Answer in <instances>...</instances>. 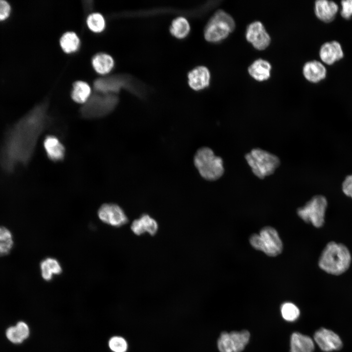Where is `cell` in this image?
<instances>
[{
	"label": "cell",
	"instance_id": "1",
	"mask_svg": "<svg viewBox=\"0 0 352 352\" xmlns=\"http://www.w3.org/2000/svg\"><path fill=\"white\" fill-rule=\"evenodd\" d=\"M51 122L46 103L36 106L22 117L6 137L0 155L3 167L11 170L16 164H26L33 156L39 137Z\"/></svg>",
	"mask_w": 352,
	"mask_h": 352
},
{
	"label": "cell",
	"instance_id": "2",
	"mask_svg": "<svg viewBox=\"0 0 352 352\" xmlns=\"http://www.w3.org/2000/svg\"><path fill=\"white\" fill-rule=\"evenodd\" d=\"M97 90L103 94H116L124 88L140 99H145L149 88L143 82L131 75L123 74L97 79L94 82Z\"/></svg>",
	"mask_w": 352,
	"mask_h": 352
},
{
	"label": "cell",
	"instance_id": "3",
	"mask_svg": "<svg viewBox=\"0 0 352 352\" xmlns=\"http://www.w3.org/2000/svg\"><path fill=\"white\" fill-rule=\"evenodd\" d=\"M351 256L346 246L334 242L328 243L319 260L320 268L333 275H340L349 267Z\"/></svg>",
	"mask_w": 352,
	"mask_h": 352
},
{
	"label": "cell",
	"instance_id": "4",
	"mask_svg": "<svg viewBox=\"0 0 352 352\" xmlns=\"http://www.w3.org/2000/svg\"><path fill=\"white\" fill-rule=\"evenodd\" d=\"M193 163L200 176L204 180L214 181L220 178L224 173L222 159L215 154L209 147L203 146L196 152Z\"/></svg>",
	"mask_w": 352,
	"mask_h": 352
},
{
	"label": "cell",
	"instance_id": "5",
	"mask_svg": "<svg viewBox=\"0 0 352 352\" xmlns=\"http://www.w3.org/2000/svg\"><path fill=\"white\" fill-rule=\"evenodd\" d=\"M233 17L223 10L216 11L207 22L203 29L205 40L210 43H219L235 28Z\"/></svg>",
	"mask_w": 352,
	"mask_h": 352
},
{
	"label": "cell",
	"instance_id": "6",
	"mask_svg": "<svg viewBox=\"0 0 352 352\" xmlns=\"http://www.w3.org/2000/svg\"><path fill=\"white\" fill-rule=\"evenodd\" d=\"M118 103L114 94L97 93L90 97L80 110L82 117L95 119L104 117L110 113Z\"/></svg>",
	"mask_w": 352,
	"mask_h": 352
},
{
	"label": "cell",
	"instance_id": "7",
	"mask_svg": "<svg viewBox=\"0 0 352 352\" xmlns=\"http://www.w3.org/2000/svg\"><path fill=\"white\" fill-rule=\"evenodd\" d=\"M244 157L253 173L260 179L273 174L280 165L277 156L260 148L252 149Z\"/></svg>",
	"mask_w": 352,
	"mask_h": 352
},
{
	"label": "cell",
	"instance_id": "8",
	"mask_svg": "<svg viewBox=\"0 0 352 352\" xmlns=\"http://www.w3.org/2000/svg\"><path fill=\"white\" fill-rule=\"evenodd\" d=\"M249 242L255 249L263 251L269 256H277L283 250V243L279 234L271 226H265L259 234L252 235Z\"/></svg>",
	"mask_w": 352,
	"mask_h": 352
},
{
	"label": "cell",
	"instance_id": "9",
	"mask_svg": "<svg viewBox=\"0 0 352 352\" xmlns=\"http://www.w3.org/2000/svg\"><path fill=\"white\" fill-rule=\"evenodd\" d=\"M327 204L325 197L317 195L304 206L298 208L297 213L305 222L310 223L316 227H320L324 223Z\"/></svg>",
	"mask_w": 352,
	"mask_h": 352
},
{
	"label": "cell",
	"instance_id": "10",
	"mask_svg": "<svg viewBox=\"0 0 352 352\" xmlns=\"http://www.w3.org/2000/svg\"><path fill=\"white\" fill-rule=\"evenodd\" d=\"M250 337L246 330L241 331L222 332L217 342L220 352H241L247 344Z\"/></svg>",
	"mask_w": 352,
	"mask_h": 352
},
{
	"label": "cell",
	"instance_id": "11",
	"mask_svg": "<svg viewBox=\"0 0 352 352\" xmlns=\"http://www.w3.org/2000/svg\"><path fill=\"white\" fill-rule=\"evenodd\" d=\"M245 38L256 49L263 50L270 44L271 38L263 23L260 21L253 22L248 25Z\"/></svg>",
	"mask_w": 352,
	"mask_h": 352
},
{
	"label": "cell",
	"instance_id": "12",
	"mask_svg": "<svg viewBox=\"0 0 352 352\" xmlns=\"http://www.w3.org/2000/svg\"><path fill=\"white\" fill-rule=\"evenodd\" d=\"M98 216L102 221L114 227H120L128 222L124 210L115 203L102 204L98 210Z\"/></svg>",
	"mask_w": 352,
	"mask_h": 352
},
{
	"label": "cell",
	"instance_id": "13",
	"mask_svg": "<svg viewBox=\"0 0 352 352\" xmlns=\"http://www.w3.org/2000/svg\"><path fill=\"white\" fill-rule=\"evenodd\" d=\"M187 79L189 86L195 91H200L210 86L211 73L207 67L197 66L188 72Z\"/></svg>",
	"mask_w": 352,
	"mask_h": 352
},
{
	"label": "cell",
	"instance_id": "14",
	"mask_svg": "<svg viewBox=\"0 0 352 352\" xmlns=\"http://www.w3.org/2000/svg\"><path fill=\"white\" fill-rule=\"evenodd\" d=\"M314 339L319 348L324 352L340 349L342 343L339 336L332 331L322 328L314 335Z\"/></svg>",
	"mask_w": 352,
	"mask_h": 352
},
{
	"label": "cell",
	"instance_id": "15",
	"mask_svg": "<svg viewBox=\"0 0 352 352\" xmlns=\"http://www.w3.org/2000/svg\"><path fill=\"white\" fill-rule=\"evenodd\" d=\"M44 147L47 157L54 162L63 160L66 156V149L56 136L49 134L44 140Z\"/></svg>",
	"mask_w": 352,
	"mask_h": 352
},
{
	"label": "cell",
	"instance_id": "16",
	"mask_svg": "<svg viewBox=\"0 0 352 352\" xmlns=\"http://www.w3.org/2000/svg\"><path fill=\"white\" fill-rule=\"evenodd\" d=\"M319 56L323 63L331 65L343 58L344 53L340 43L333 41L325 43L322 45L319 50Z\"/></svg>",
	"mask_w": 352,
	"mask_h": 352
},
{
	"label": "cell",
	"instance_id": "17",
	"mask_svg": "<svg viewBox=\"0 0 352 352\" xmlns=\"http://www.w3.org/2000/svg\"><path fill=\"white\" fill-rule=\"evenodd\" d=\"M338 6L334 1L317 0L314 4V12L317 18L325 22H330L335 18Z\"/></svg>",
	"mask_w": 352,
	"mask_h": 352
},
{
	"label": "cell",
	"instance_id": "18",
	"mask_svg": "<svg viewBox=\"0 0 352 352\" xmlns=\"http://www.w3.org/2000/svg\"><path fill=\"white\" fill-rule=\"evenodd\" d=\"M303 74L308 81L317 83L326 78L327 69L320 62L312 60L304 64Z\"/></svg>",
	"mask_w": 352,
	"mask_h": 352
},
{
	"label": "cell",
	"instance_id": "19",
	"mask_svg": "<svg viewBox=\"0 0 352 352\" xmlns=\"http://www.w3.org/2000/svg\"><path fill=\"white\" fill-rule=\"evenodd\" d=\"M156 221L147 214L142 215L135 220L132 223L131 229L136 235H140L144 233L154 235L158 229Z\"/></svg>",
	"mask_w": 352,
	"mask_h": 352
},
{
	"label": "cell",
	"instance_id": "20",
	"mask_svg": "<svg viewBox=\"0 0 352 352\" xmlns=\"http://www.w3.org/2000/svg\"><path fill=\"white\" fill-rule=\"evenodd\" d=\"M271 65L267 61L263 59L255 60L248 67L249 74L259 82L266 81L270 77Z\"/></svg>",
	"mask_w": 352,
	"mask_h": 352
},
{
	"label": "cell",
	"instance_id": "21",
	"mask_svg": "<svg viewBox=\"0 0 352 352\" xmlns=\"http://www.w3.org/2000/svg\"><path fill=\"white\" fill-rule=\"evenodd\" d=\"M314 345L309 336L293 333L290 339V352H313Z\"/></svg>",
	"mask_w": 352,
	"mask_h": 352
},
{
	"label": "cell",
	"instance_id": "22",
	"mask_svg": "<svg viewBox=\"0 0 352 352\" xmlns=\"http://www.w3.org/2000/svg\"><path fill=\"white\" fill-rule=\"evenodd\" d=\"M169 32L172 36L178 40L186 38L191 32L188 21L182 16L174 19L170 26Z\"/></svg>",
	"mask_w": 352,
	"mask_h": 352
},
{
	"label": "cell",
	"instance_id": "23",
	"mask_svg": "<svg viewBox=\"0 0 352 352\" xmlns=\"http://www.w3.org/2000/svg\"><path fill=\"white\" fill-rule=\"evenodd\" d=\"M42 278L45 281H50L53 275L62 273V268L59 262L55 259L47 258L44 259L40 264Z\"/></svg>",
	"mask_w": 352,
	"mask_h": 352
},
{
	"label": "cell",
	"instance_id": "24",
	"mask_svg": "<svg viewBox=\"0 0 352 352\" xmlns=\"http://www.w3.org/2000/svg\"><path fill=\"white\" fill-rule=\"evenodd\" d=\"M29 334L27 325L23 322H18L15 326L7 329L6 331L7 338L11 342L21 343L26 339Z\"/></svg>",
	"mask_w": 352,
	"mask_h": 352
},
{
	"label": "cell",
	"instance_id": "25",
	"mask_svg": "<svg viewBox=\"0 0 352 352\" xmlns=\"http://www.w3.org/2000/svg\"><path fill=\"white\" fill-rule=\"evenodd\" d=\"M92 64L97 72L105 74L110 72L113 68L114 61L110 55L101 53L93 57Z\"/></svg>",
	"mask_w": 352,
	"mask_h": 352
},
{
	"label": "cell",
	"instance_id": "26",
	"mask_svg": "<svg viewBox=\"0 0 352 352\" xmlns=\"http://www.w3.org/2000/svg\"><path fill=\"white\" fill-rule=\"evenodd\" d=\"M91 89L88 84L83 81L74 83L71 96L73 101L79 104H85L90 97Z\"/></svg>",
	"mask_w": 352,
	"mask_h": 352
},
{
	"label": "cell",
	"instance_id": "27",
	"mask_svg": "<svg viewBox=\"0 0 352 352\" xmlns=\"http://www.w3.org/2000/svg\"><path fill=\"white\" fill-rule=\"evenodd\" d=\"M13 236L7 227L0 226V257L8 255L14 246Z\"/></svg>",
	"mask_w": 352,
	"mask_h": 352
},
{
	"label": "cell",
	"instance_id": "28",
	"mask_svg": "<svg viewBox=\"0 0 352 352\" xmlns=\"http://www.w3.org/2000/svg\"><path fill=\"white\" fill-rule=\"evenodd\" d=\"M60 44L63 51L67 53H70L78 49L80 40L74 32H67L60 38Z\"/></svg>",
	"mask_w": 352,
	"mask_h": 352
},
{
	"label": "cell",
	"instance_id": "29",
	"mask_svg": "<svg viewBox=\"0 0 352 352\" xmlns=\"http://www.w3.org/2000/svg\"><path fill=\"white\" fill-rule=\"evenodd\" d=\"M88 28L94 32L102 31L105 27V21L103 16L98 13L90 14L87 20Z\"/></svg>",
	"mask_w": 352,
	"mask_h": 352
},
{
	"label": "cell",
	"instance_id": "30",
	"mask_svg": "<svg viewBox=\"0 0 352 352\" xmlns=\"http://www.w3.org/2000/svg\"><path fill=\"white\" fill-rule=\"evenodd\" d=\"M283 317L288 321H293L299 317L300 311L298 308L293 304L285 303L281 307Z\"/></svg>",
	"mask_w": 352,
	"mask_h": 352
},
{
	"label": "cell",
	"instance_id": "31",
	"mask_svg": "<svg viewBox=\"0 0 352 352\" xmlns=\"http://www.w3.org/2000/svg\"><path fill=\"white\" fill-rule=\"evenodd\" d=\"M109 346L113 352H126L128 344L124 338L120 336H113L110 339Z\"/></svg>",
	"mask_w": 352,
	"mask_h": 352
},
{
	"label": "cell",
	"instance_id": "32",
	"mask_svg": "<svg viewBox=\"0 0 352 352\" xmlns=\"http://www.w3.org/2000/svg\"><path fill=\"white\" fill-rule=\"evenodd\" d=\"M10 4L6 0H0V22L7 20L11 13Z\"/></svg>",
	"mask_w": 352,
	"mask_h": 352
},
{
	"label": "cell",
	"instance_id": "33",
	"mask_svg": "<svg viewBox=\"0 0 352 352\" xmlns=\"http://www.w3.org/2000/svg\"><path fill=\"white\" fill-rule=\"evenodd\" d=\"M341 16L346 20H349L352 16V0H342Z\"/></svg>",
	"mask_w": 352,
	"mask_h": 352
},
{
	"label": "cell",
	"instance_id": "34",
	"mask_svg": "<svg viewBox=\"0 0 352 352\" xmlns=\"http://www.w3.org/2000/svg\"><path fill=\"white\" fill-rule=\"evenodd\" d=\"M344 193L352 198V175L347 176L342 183Z\"/></svg>",
	"mask_w": 352,
	"mask_h": 352
}]
</instances>
